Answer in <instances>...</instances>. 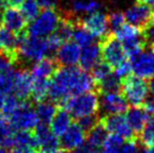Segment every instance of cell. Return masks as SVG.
<instances>
[{
  "instance_id": "7bdbcfd3",
  "label": "cell",
  "mask_w": 154,
  "mask_h": 153,
  "mask_svg": "<svg viewBox=\"0 0 154 153\" xmlns=\"http://www.w3.org/2000/svg\"><path fill=\"white\" fill-rule=\"evenodd\" d=\"M24 1V0H8V2L10 4H12V5H18V4H21L22 2Z\"/></svg>"
},
{
  "instance_id": "f35d334b",
  "label": "cell",
  "mask_w": 154,
  "mask_h": 153,
  "mask_svg": "<svg viewBox=\"0 0 154 153\" xmlns=\"http://www.w3.org/2000/svg\"><path fill=\"white\" fill-rule=\"evenodd\" d=\"M39 153H66V150L63 147L57 146V147H51V148H42Z\"/></svg>"
},
{
  "instance_id": "74e56055",
  "label": "cell",
  "mask_w": 154,
  "mask_h": 153,
  "mask_svg": "<svg viewBox=\"0 0 154 153\" xmlns=\"http://www.w3.org/2000/svg\"><path fill=\"white\" fill-rule=\"evenodd\" d=\"M40 5V8L43 10H49V8H55L57 5L56 0H37Z\"/></svg>"
},
{
  "instance_id": "277c9868",
  "label": "cell",
  "mask_w": 154,
  "mask_h": 153,
  "mask_svg": "<svg viewBox=\"0 0 154 153\" xmlns=\"http://www.w3.org/2000/svg\"><path fill=\"white\" fill-rule=\"evenodd\" d=\"M51 53L46 38L32 37L25 32L21 35L19 45V57H22L26 61L37 62L46 58Z\"/></svg>"
},
{
  "instance_id": "681fc988",
  "label": "cell",
  "mask_w": 154,
  "mask_h": 153,
  "mask_svg": "<svg viewBox=\"0 0 154 153\" xmlns=\"http://www.w3.org/2000/svg\"><path fill=\"white\" fill-rule=\"evenodd\" d=\"M152 46H153V49H154V44H153V45H152Z\"/></svg>"
},
{
  "instance_id": "603a6c76",
  "label": "cell",
  "mask_w": 154,
  "mask_h": 153,
  "mask_svg": "<svg viewBox=\"0 0 154 153\" xmlns=\"http://www.w3.org/2000/svg\"><path fill=\"white\" fill-rule=\"evenodd\" d=\"M71 124V115L65 109H58L51 122V129L57 136H62Z\"/></svg>"
},
{
  "instance_id": "484cf974",
  "label": "cell",
  "mask_w": 154,
  "mask_h": 153,
  "mask_svg": "<svg viewBox=\"0 0 154 153\" xmlns=\"http://www.w3.org/2000/svg\"><path fill=\"white\" fill-rule=\"evenodd\" d=\"M57 107L54 104V102H47L43 101L41 103H38L36 108V112L38 115V120L40 124L48 125L51 124V120L54 118L56 112H57Z\"/></svg>"
},
{
  "instance_id": "6da1fadb",
  "label": "cell",
  "mask_w": 154,
  "mask_h": 153,
  "mask_svg": "<svg viewBox=\"0 0 154 153\" xmlns=\"http://www.w3.org/2000/svg\"><path fill=\"white\" fill-rule=\"evenodd\" d=\"M62 104L65 110L78 120L94 116L100 110V98L93 91L70 96Z\"/></svg>"
},
{
  "instance_id": "4dcf8cb0",
  "label": "cell",
  "mask_w": 154,
  "mask_h": 153,
  "mask_svg": "<svg viewBox=\"0 0 154 153\" xmlns=\"http://www.w3.org/2000/svg\"><path fill=\"white\" fill-rule=\"evenodd\" d=\"M23 103L24 102L20 101L16 96H14V94H8V96H5V99H4L3 105H2V108H1V111H2L1 113L8 120L11 116L20 108Z\"/></svg>"
},
{
  "instance_id": "d4e9b609",
  "label": "cell",
  "mask_w": 154,
  "mask_h": 153,
  "mask_svg": "<svg viewBox=\"0 0 154 153\" xmlns=\"http://www.w3.org/2000/svg\"><path fill=\"white\" fill-rule=\"evenodd\" d=\"M14 146L37 149L39 147L32 130H19L14 133Z\"/></svg>"
},
{
  "instance_id": "f907efd6",
  "label": "cell",
  "mask_w": 154,
  "mask_h": 153,
  "mask_svg": "<svg viewBox=\"0 0 154 153\" xmlns=\"http://www.w3.org/2000/svg\"><path fill=\"white\" fill-rule=\"evenodd\" d=\"M153 148H154V146H153Z\"/></svg>"
},
{
  "instance_id": "1f68e13d",
  "label": "cell",
  "mask_w": 154,
  "mask_h": 153,
  "mask_svg": "<svg viewBox=\"0 0 154 153\" xmlns=\"http://www.w3.org/2000/svg\"><path fill=\"white\" fill-rule=\"evenodd\" d=\"M100 2L97 0H75L72 8L75 13H84V14H91L99 11Z\"/></svg>"
},
{
  "instance_id": "60d3db41",
  "label": "cell",
  "mask_w": 154,
  "mask_h": 153,
  "mask_svg": "<svg viewBox=\"0 0 154 153\" xmlns=\"http://www.w3.org/2000/svg\"><path fill=\"white\" fill-rule=\"evenodd\" d=\"M145 108H146V110L148 111L150 115H154V98H152L151 100L149 101H146V103H145Z\"/></svg>"
},
{
  "instance_id": "7dc6e473",
  "label": "cell",
  "mask_w": 154,
  "mask_h": 153,
  "mask_svg": "<svg viewBox=\"0 0 154 153\" xmlns=\"http://www.w3.org/2000/svg\"><path fill=\"white\" fill-rule=\"evenodd\" d=\"M0 153H8V149H6V148L0 147Z\"/></svg>"
},
{
  "instance_id": "30bf717a",
  "label": "cell",
  "mask_w": 154,
  "mask_h": 153,
  "mask_svg": "<svg viewBox=\"0 0 154 153\" xmlns=\"http://www.w3.org/2000/svg\"><path fill=\"white\" fill-rule=\"evenodd\" d=\"M128 103L119 90L101 92L100 108L106 115H119L127 110Z\"/></svg>"
},
{
  "instance_id": "836d02e7",
  "label": "cell",
  "mask_w": 154,
  "mask_h": 153,
  "mask_svg": "<svg viewBox=\"0 0 154 153\" xmlns=\"http://www.w3.org/2000/svg\"><path fill=\"white\" fill-rule=\"evenodd\" d=\"M140 142L145 147L154 146V115L150 116L146 126L140 132Z\"/></svg>"
},
{
  "instance_id": "e0dca14e",
  "label": "cell",
  "mask_w": 154,
  "mask_h": 153,
  "mask_svg": "<svg viewBox=\"0 0 154 153\" xmlns=\"http://www.w3.org/2000/svg\"><path fill=\"white\" fill-rule=\"evenodd\" d=\"M15 62L8 56L0 53V91L4 94L11 93L15 77Z\"/></svg>"
},
{
  "instance_id": "5bb4252c",
  "label": "cell",
  "mask_w": 154,
  "mask_h": 153,
  "mask_svg": "<svg viewBox=\"0 0 154 153\" xmlns=\"http://www.w3.org/2000/svg\"><path fill=\"white\" fill-rule=\"evenodd\" d=\"M32 88V79L29 70L22 68L15 72L13 89L14 96H16L22 102H27L31 98Z\"/></svg>"
},
{
  "instance_id": "8d00e7d4",
  "label": "cell",
  "mask_w": 154,
  "mask_h": 153,
  "mask_svg": "<svg viewBox=\"0 0 154 153\" xmlns=\"http://www.w3.org/2000/svg\"><path fill=\"white\" fill-rule=\"evenodd\" d=\"M143 36L146 39V42L154 44V18L144 27V34Z\"/></svg>"
},
{
  "instance_id": "44dd1931",
  "label": "cell",
  "mask_w": 154,
  "mask_h": 153,
  "mask_svg": "<svg viewBox=\"0 0 154 153\" xmlns=\"http://www.w3.org/2000/svg\"><path fill=\"white\" fill-rule=\"evenodd\" d=\"M35 136L38 142V145L41 148H51L59 146V139L58 136L51 131L47 125L39 124L35 128Z\"/></svg>"
},
{
  "instance_id": "7402d4cb",
  "label": "cell",
  "mask_w": 154,
  "mask_h": 153,
  "mask_svg": "<svg viewBox=\"0 0 154 153\" xmlns=\"http://www.w3.org/2000/svg\"><path fill=\"white\" fill-rule=\"evenodd\" d=\"M114 37L119 41H121L122 44H126V43L142 39L143 33L140 27L130 24V23H128V24L124 23L120 27L114 29Z\"/></svg>"
},
{
  "instance_id": "e575fe53",
  "label": "cell",
  "mask_w": 154,
  "mask_h": 153,
  "mask_svg": "<svg viewBox=\"0 0 154 153\" xmlns=\"http://www.w3.org/2000/svg\"><path fill=\"white\" fill-rule=\"evenodd\" d=\"M108 17V23H109V27H112L113 29H116L125 23V16L124 13L121 12H113L109 15Z\"/></svg>"
},
{
  "instance_id": "83f0119b",
  "label": "cell",
  "mask_w": 154,
  "mask_h": 153,
  "mask_svg": "<svg viewBox=\"0 0 154 153\" xmlns=\"http://www.w3.org/2000/svg\"><path fill=\"white\" fill-rule=\"evenodd\" d=\"M73 39V42H75L78 45H79L81 48L85 46H88L90 45L91 43H93V36L85 27H83L80 22L75 23V29H73V33H72V37Z\"/></svg>"
},
{
  "instance_id": "7c38bea8",
  "label": "cell",
  "mask_w": 154,
  "mask_h": 153,
  "mask_svg": "<svg viewBox=\"0 0 154 153\" xmlns=\"http://www.w3.org/2000/svg\"><path fill=\"white\" fill-rule=\"evenodd\" d=\"M21 35L13 33L12 31L0 24V53L8 56L13 62L19 61V45Z\"/></svg>"
},
{
  "instance_id": "4316f807",
  "label": "cell",
  "mask_w": 154,
  "mask_h": 153,
  "mask_svg": "<svg viewBox=\"0 0 154 153\" xmlns=\"http://www.w3.org/2000/svg\"><path fill=\"white\" fill-rule=\"evenodd\" d=\"M49 80H32V88L31 98L32 102L41 103L48 96Z\"/></svg>"
},
{
  "instance_id": "f1b7e54d",
  "label": "cell",
  "mask_w": 154,
  "mask_h": 153,
  "mask_svg": "<svg viewBox=\"0 0 154 153\" xmlns=\"http://www.w3.org/2000/svg\"><path fill=\"white\" fill-rule=\"evenodd\" d=\"M125 139L116 134H108L101 148V153H121Z\"/></svg>"
},
{
  "instance_id": "2e32d148",
  "label": "cell",
  "mask_w": 154,
  "mask_h": 153,
  "mask_svg": "<svg viewBox=\"0 0 154 153\" xmlns=\"http://www.w3.org/2000/svg\"><path fill=\"white\" fill-rule=\"evenodd\" d=\"M81 47L73 41L64 42L57 50V62L63 66H75L80 61Z\"/></svg>"
},
{
  "instance_id": "9a60e30c",
  "label": "cell",
  "mask_w": 154,
  "mask_h": 153,
  "mask_svg": "<svg viewBox=\"0 0 154 153\" xmlns=\"http://www.w3.org/2000/svg\"><path fill=\"white\" fill-rule=\"evenodd\" d=\"M86 136L87 132L80 126L79 123L71 124V126L61 136V145L65 150L73 151L85 144Z\"/></svg>"
},
{
  "instance_id": "8992f818",
  "label": "cell",
  "mask_w": 154,
  "mask_h": 153,
  "mask_svg": "<svg viewBox=\"0 0 154 153\" xmlns=\"http://www.w3.org/2000/svg\"><path fill=\"white\" fill-rule=\"evenodd\" d=\"M8 121L12 126L18 130H32L39 125L36 109L32 108L29 101L24 102Z\"/></svg>"
},
{
  "instance_id": "c3c4849f",
  "label": "cell",
  "mask_w": 154,
  "mask_h": 153,
  "mask_svg": "<svg viewBox=\"0 0 154 153\" xmlns=\"http://www.w3.org/2000/svg\"><path fill=\"white\" fill-rule=\"evenodd\" d=\"M152 13H153V18H154V11H152Z\"/></svg>"
},
{
  "instance_id": "52a82bcc",
  "label": "cell",
  "mask_w": 154,
  "mask_h": 153,
  "mask_svg": "<svg viewBox=\"0 0 154 153\" xmlns=\"http://www.w3.org/2000/svg\"><path fill=\"white\" fill-rule=\"evenodd\" d=\"M101 125L110 134H116L123 137L124 139H132L134 132L129 126L126 116L123 113L119 115H107L101 118Z\"/></svg>"
},
{
  "instance_id": "9c48e42d",
  "label": "cell",
  "mask_w": 154,
  "mask_h": 153,
  "mask_svg": "<svg viewBox=\"0 0 154 153\" xmlns=\"http://www.w3.org/2000/svg\"><path fill=\"white\" fill-rule=\"evenodd\" d=\"M80 24L85 27L88 32L95 38H105L109 29L108 17L104 13L97 11L91 14H88L82 20L79 21Z\"/></svg>"
},
{
  "instance_id": "bcb514c9",
  "label": "cell",
  "mask_w": 154,
  "mask_h": 153,
  "mask_svg": "<svg viewBox=\"0 0 154 153\" xmlns=\"http://www.w3.org/2000/svg\"><path fill=\"white\" fill-rule=\"evenodd\" d=\"M8 3V0H0V8H4V6H5Z\"/></svg>"
},
{
  "instance_id": "ba28073f",
  "label": "cell",
  "mask_w": 154,
  "mask_h": 153,
  "mask_svg": "<svg viewBox=\"0 0 154 153\" xmlns=\"http://www.w3.org/2000/svg\"><path fill=\"white\" fill-rule=\"evenodd\" d=\"M131 61V69L134 76L144 80L154 78V49H144Z\"/></svg>"
},
{
  "instance_id": "ee69618b",
  "label": "cell",
  "mask_w": 154,
  "mask_h": 153,
  "mask_svg": "<svg viewBox=\"0 0 154 153\" xmlns=\"http://www.w3.org/2000/svg\"><path fill=\"white\" fill-rule=\"evenodd\" d=\"M140 153H154V148L153 147H147L144 150H142Z\"/></svg>"
},
{
  "instance_id": "3957f363",
  "label": "cell",
  "mask_w": 154,
  "mask_h": 153,
  "mask_svg": "<svg viewBox=\"0 0 154 153\" xmlns=\"http://www.w3.org/2000/svg\"><path fill=\"white\" fill-rule=\"evenodd\" d=\"M61 19L62 16L55 8L43 10V12L40 13L38 17L29 25L26 34L32 37H47L51 34L55 33Z\"/></svg>"
},
{
  "instance_id": "7a4b0ae2",
  "label": "cell",
  "mask_w": 154,
  "mask_h": 153,
  "mask_svg": "<svg viewBox=\"0 0 154 153\" xmlns=\"http://www.w3.org/2000/svg\"><path fill=\"white\" fill-rule=\"evenodd\" d=\"M122 94L131 106H143L150 93L146 80L136 76H127L121 82Z\"/></svg>"
},
{
  "instance_id": "d6986e66",
  "label": "cell",
  "mask_w": 154,
  "mask_h": 153,
  "mask_svg": "<svg viewBox=\"0 0 154 153\" xmlns=\"http://www.w3.org/2000/svg\"><path fill=\"white\" fill-rule=\"evenodd\" d=\"M125 116L132 131L134 133H140L150 118V113L143 106H132L127 110Z\"/></svg>"
},
{
  "instance_id": "4fadbf2b",
  "label": "cell",
  "mask_w": 154,
  "mask_h": 153,
  "mask_svg": "<svg viewBox=\"0 0 154 153\" xmlns=\"http://www.w3.org/2000/svg\"><path fill=\"white\" fill-rule=\"evenodd\" d=\"M125 20L137 27H145L153 18V13L150 5L136 1L124 13Z\"/></svg>"
},
{
  "instance_id": "5b68a950",
  "label": "cell",
  "mask_w": 154,
  "mask_h": 153,
  "mask_svg": "<svg viewBox=\"0 0 154 153\" xmlns=\"http://www.w3.org/2000/svg\"><path fill=\"white\" fill-rule=\"evenodd\" d=\"M101 56L104 62L111 68H116L121 64L127 61L128 57L123 44L114 36H108L104 38L101 44Z\"/></svg>"
},
{
  "instance_id": "ffe728a7",
  "label": "cell",
  "mask_w": 154,
  "mask_h": 153,
  "mask_svg": "<svg viewBox=\"0 0 154 153\" xmlns=\"http://www.w3.org/2000/svg\"><path fill=\"white\" fill-rule=\"evenodd\" d=\"M101 47L94 42L81 49L80 65L84 70L92 69L101 60Z\"/></svg>"
},
{
  "instance_id": "8fae6325",
  "label": "cell",
  "mask_w": 154,
  "mask_h": 153,
  "mask_svg": "<svg viewBox=\"0 0 154 153\" xmlns=\"http://www.w3.org/2000/svg\"><path fill=\"white\" fill-rule=\"evenodd\" d=\"M27 23L29 22L21 13L20 8L15 5L5 8L1 14V24L17 35H22L25 33Z\"/></svg>"
},
{
  "instance_id": "d6a6232c",
  "label": "cell",
  "mask_w": 154,
  "mask_h": 153,
  "mask_svg": "<svg viewBox=\"0 0 154 153\" xmlns=\"http://www.w3.org/2000/svg\"><path fill=\"white\" fill-rule=\"evenodd\" d=\"M92 72H91V76L93 78L95 82V85H99L101 84L104 80H106L110 75L113 74L112 72V68L110 67L108 64H106L105 62H101L100 61L94 67L92 68Z\"/></svg>"
},
{
  "instance_id": "cb8c5ba5",
  "label": "cell",
  "mask_w": 154,
  "mask_h": 153,
  "mask_svg": "<svg viewBox=\"0 0 154 153\" xmlns=\"http://www.w3.org/2000/svg\"><path fill=\"white\" fill-rule=\"evenodd\" d=\"M108 135V132L106 129L101 125V123H97L92 129H90L87 132V136H86V142L87 145L91 146L95 149H101L103 146L104 142H105L106 137Z\"/></svg>"
},
{
  "instance_id": "f546056e",
  "label": "cell",
  "mask_w": 154,
  "mask_h": 153,
  "mask_svg": "<svg viewBox=\"0 0 154 153\" xmlns=\"http://www.w3.org/2000/svg\"><path fill=\"white\" fill-rule=\"evenodd\" d=\"M20 11L27 22H32L40 14V5L37 0H24L20 4Z\"/></svg>"
},
{
  "instance_id": "f6af8a7d",
  "label": "cell",
  "mask_w": 154,
  "mask_h": 153,
  "mask_svg": "<svg viewBox=\"0 0 154 153\" xmlns=\"http://www.w3.org/2000/svg\"><path fill=\"white\" fill-rule=\"evenodd\" d=\"M138 1L148 4V5H154V0H138Z\"/></svg>"
},
{
  "instance_id": "d590c367",
  "label": "cell",
  "mask_w": 154,
  "mask_h": 153,
  "mask_svg": "<svg viewBox=\"0 0 154 153\" xmlns=\"http://www.w3.org/2000/svg\"><path fill=\"white\" fill-rule=\"evenodd\" d=\"M78 123H79V125L86 131V132H88V131H89L90 129H92L99 122L95 120V115H94V116L83 118H81V120H79Z\"/></svg>"
},
{
  "instance_id": "b9f144b4",
  "label": "cell",
  "mask_w": 154,
  "mask_h": 153,
  "mask_svg": "<svg viewBox=\"0 0 154 153\" xmlns=\"http://www.w3.org/2000/svg\"><path fill=\"white\" fill-rule=\"evenodd\" d=\"M149 89H150V93L152 94V98H154V78L149 84Z\"/></svg>"
},
{
  "instance_id": "ab89813d",
  "label": "cell",
  "mask_w": 154,
  "mask_h": 153,
  "mask_svg": "<svg viewBox=\"0 0 154 153\" xmlns=\"http://www.w3.org/2000/svg\"><path fill=\"white\" fill-rule=\"evenodd\" d=\"M12 153H37V151H36V149H32V148L16 147L12 151Z\"/></svg>"
},
{
  "instance_id": "ac0fdd59",
  "label": "cell",
  "mask_w": 154,
  "mask_h": 153,
  "mask_svg": "<svg viewBox=\"0 0 154 153\" xmlns=\"http://www.w3.org/2000/svg\"><path fill=\"white\" fill-rule=\"evenodd\" d=\"M57 60L51 58H44L37 61L32 66L31 76L32 80H51L56 70L58 69Z\"/></svg>"
}]
</instances>
